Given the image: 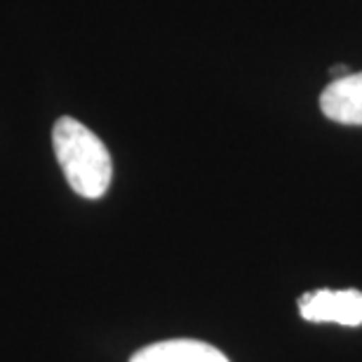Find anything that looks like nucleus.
Listing matches in <instances>:
<instances>
[{
  "instance_id": "1",
  "label": "nucleus",
  "mask_w": 362,
  "mask_h": 362,
  "mask_svg": "<svg viewBox=\"0 0 362 362\" xmlns=\"http://www.w3.org/2000/svg\"><path fill=\"white\" fill-rule=\"evenodd\" d=\"M52 146L69 186L78 195L97 200L108 191L113 179V163L104 141L90 127L64 115L52 129Z\"/></svg>"
},
{
  "instance_id": "2",
  "label": "nucleus",
  "mask_w": 362,
  "mask_h": 362,
  "mask_svg": "<svg viewBox=\"0 0 362 362\" xmlns=\"http://www.w3.org/2000/svg\"><path fill=\"white\" fill-rule=\"evenodd\" d=\"M299 313L310 322L362 325V292L358 289H317L299 301Z\"/></svg>"
},
{
  "instance_id": "3",
  "label": "nucleus",
  "mask_w": 362,
  "mask_h": 362,
  "mask_svg": "<svg viewBox=\"0 0 362 362\" xmlns=\"http://www.w3.org/2000/svg\"><path fill=\"white\" fill-rule=\"evenodd\" d=\"M320 108L341 125H362V74L334 78L320 94Z\"/></svg>"
},
{
  "instance_id": "4",
  "label": "nucleus",
  "mask_w": 362,
  "mask_h": 362,
  "mask_svg": "<svg viewBox=\"0 0 362 362\" xmlns=\"http://www.w3.org/2000/svg\"><path fill=\"white\" fill-rule=\"evenodd\" d=\"M129 362H228L219 349L193 339H172L158 341L134 353Z\"/></svg>"
}]
</instances>
